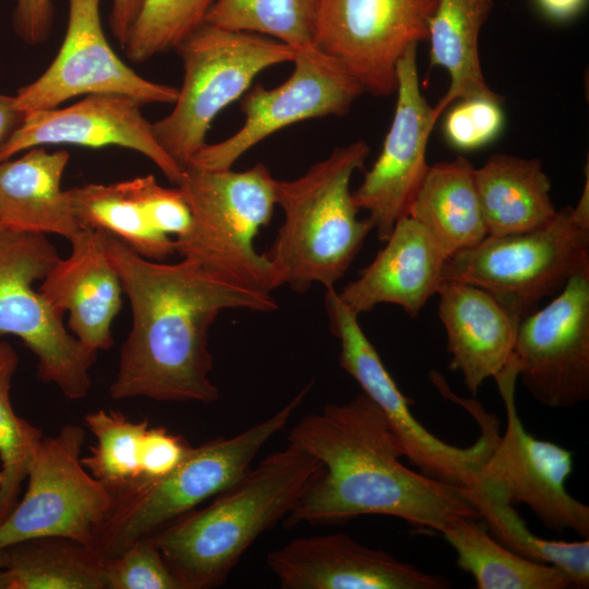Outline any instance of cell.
I'll list each match as a JSON object with an SVG mask.
<instances>
[{
    "label": "cell",
    "instance_id": "cell-1",
    "mask_svg": "<svg viewBox=\"0 0 589 589\" xmlns=\"http://www.w3.org/2000/svg\"><path fill=\"white\" fill-rule=\"evenodd\" d=\"M103 233L132 310V326L121 347L110 397L216 401L219 390L209 377L212 324L224 310L273 312L277 301L271 293L225 279L196 261L148 260L120 239Z\"/></svg>",
    "mask_w": 589,
    "mask_h": 589
},
{
    "label": "cell",
    "instance_id": "cell-2",
    "mask_svg": "<svg viewBox=\"0 0 589 589\" xmlns=\"http://www.w3.org/2000/svg\"><path fill=\"white\" fill-rule=\"evenodd\" d=\"M288 444L322 464L285 518L288 527L385 515L418 530L442 533L459 517L480 519L464 488L401 462V447L384 413L363 393L301 418L290 430Z\"/></svg>",
    "mask_w": 589,
    "mask_h": 589
},
{
    "label": "cell",
    "instance_id": "cell-3",
    "mask_svg": "<svg viewBox=\"0 0 589 589\" xmlns=\"http://www.w3.org/2000/svg\"><path fill=\"white\" fill-rule=\"evenodd\" d=\"M321 469L318 460L288 444L206 507L151 537L184 589L218 587L249 546L287 517Z\"/></svg>",
    "mask_w": 589,
    "mask_h": 589
},
{
    "label": "cell",
    "instance_id": "cell-4",
    "mask_svg": "<svg viewBox=\"0 0 589 589\" xmlns=\"http://www.w3.org/2000/svg\"><path fill=\"white\" fill-rule=\"evenodd\" d=\"M369 152L364 141H356L335 148L301 177L276 181L284 221L264 255L278 287L286 284L302 293L314 284L335 288L344 277L373 230L368 217L358 218L350 190Z\"/></svg>",
    "mask_w": 589,
    "mask_h": 589
},
{
    "label": "cell",
    "instance_id": "cell-5",
    "mask_svg": "<svg viewBox=\"0 0 589 589\" xmlns=\"http://www.w3.org/2000/svg\"><path fill=\"white\" fill-rule=\"evenodd\" d=\"M276 179L263 164L244 171L183 167L177 184L191 212V226L175 239L176 253L231 281L271 293L274 268L254 238L269 225Z\"/></svg>",
    "mask_w": 589,
    "mask_h": 589
},
{
    "label": "cell",
    "instance_id": "cell-6",
    "mask_svg": "<svg viewBox=\"0 0 589 589\" xmlns=\"http://www.w3.org/2000/svg\"><path fill=\"white\" fill-rule=\"evenodd\" d=\"M589 271V178L576 206L557 209L546 225L505 236H486L449 255L443 279L490 292L519 325L539 302L557 294L575 274Z\"/></svg>",
    "mask_w": 589,
    "mask_h": 589
},
{
    "label": "cell",
    "instance_id": "cell-7",
    "mask_svg": "<svg viewBox=\"0 0 589 589\" xmlns=\"http://www.w3.org/2000/svg\"><path fill=\"white\" fill-rule=\"evenodd\" d=\"M310 387L311 384L274 414L236 435L191 446L166 477L118 495L92 546L105 561L115 558L137 540L155 534L231 488L251 469L264 444L286 428Z\"/></svg>",
    "mask_w": 589,
    "mask_h": 589
},
{
    "label": "cell",
    "instance_id": "cell-8",
    "mask_svg": "<svg viewBox=\"0 0 589 589\" xmlns=\"http://www.w3.org/2000/svg\"><path fill=\"white\" fill-rule=\"evenodd\" d=\"M183 82L173 109L152 123L163 149L182 168L206 144L213 120L241 98L265 69L292 62L296 49L267 36L203 23L177 48Z\"/></svg>",
    "mask_w": 589,
    "mask_h": 589
},
{
    "label": "cell",
    "instance_id": "cell-9",
    "mask_svg": "<svg viewBox=\"0 0 589 589\" xmlns=\"http://www.w3.org/2000/svg\"><path fill=\"white\" fill-rule=\"evenodd\" d=\"M325 308L330 332L340 342V366L384 413L404 457L432 479L460 488L473 484L500 436L498 418L468 398L461 406L478 423L479 437L468 447L442 441L413 416L412 400L398 388L361 328L358 315L340 300L335 288L326 289Z\"/></svg>",
    "mask_w": 589,
    "mask_h": 589
},
{
    "label": "cell",
    "instance_id": "cell-10",
    "mask_svg": "<svg viewBox=\"0 0 589 589\" xmlns=\"http://www.w3.org/2000/svg\"><path fill=\"white\" fill-rule=\"evenodd\" d=\"M60 259L47 235L19 231L0 224V335H14L35 354L37 374L71 400L84 398L97 353L65 327L64 313L34 284Z\"/></svg>",
    "mask_w": 589,
    "mask_h": 589
},
{
    "label": "cell",
    "instance_id": "cell-11",
    "mask_svg": "<svg viewBox=\"0 0 589 589\" xmlns=\"http://www.w3.org/2000/svg\"><path fill=\"white\" fill-rule=\"evenodd\" d=\"M85 436L77 424L43 436L28 464L25 494L0 522V552L41 538L94 544L115 508L116 495L83 466Z\"/></svg>",
    "mask_w": 589,
    "mask_h": 589
},
{
    "label": "cell",
    "instance_id": "cell-12",
    "mask_svg": "<svg viewBox=\"0 0 589 589\" xmlns=\"http://www.w3.org/2000/svg\"><path fill=\"white\" fill-rule=\"evenodd\" d=\"M437 0H316L314 46L363 89L388 96L397 89L404 53L428 40Z\"/></svg>",
    "mask_w": 589,
    "mask_h": 589
},
{
    "label": "cell",
    "instance_id": "cell-13",
    "mask_svg": "<svg viewBox=\"0 0 589 589\" xmlns=\"http://www.w3.org/2000/svg\"><path fill=\"white\" fill-rule=\"evenodd\" d=\"M518 370L514 356L494 377L506 413V430L498 436L479 479L495 484L513 505L526 504L548 529L572 530L589 537V507L567 492L573 453L530 434L517 411Z\"/></svg>",
    "mask_w": 589,
    "mask_h": 589
},
{
    "label": "cell",
    "instance_id": "cell-14",
    "mask_svg": "<svg viewBox=\"0 0 589 589\" xmlns=\"http://www.w3.org/2000/svg\"><path fill=\"white\" fill-rule=\"evenodd\" d=\"M518 378L540 404L572 408L589 398V271L572 276L517 328Z\"/></svg>",
    "mask_w": 589,
    "mask_h": 589
},
{
    "label": "cell",
    "instance_id": "cell-15",
    "mask_svg": "<svg viewBox=\"0 0 589 589\" xmlns=\"http://www.w3.org/2000/svg\"><path fill=\"white\" fill-rule=\"evenodd\" d=\"M291 75L274 88L256 85L241 99L243 125L226 140L205 144L189 165L229 169L250 148L293 123L341 116L363 93L362 87L315 46L297 49Z\"/></svg>",
    "mask_w": 589,
    "mask_h": 589
},
{
    "label": "cell",
    "instance_id": "cell-16",
    "mask_svg": "<svg viewBox=\"0 0 589 589\" xmlns=\"http://www.w3.org/2000/svg\"><path fill=\"white\" fill-rule=\"evenodd\" d=\"M93 94L125 95L143 106L173 104L178 88L144 79L117 56L103 29L100 0H69L58 53L36 80L17 91L14 105L26 113Z\"/></svg>",
    "mask_w": 589,
    "mask_h": 589
},
{
    "label": "cell",
    "instance_id": "cell-17",
    "mask_svg": "<svg viewBox=\"0 0 589 589\" xmlns=\"http://www.w3.org/2000/svg\"><path fill=\"white\" fill-rule=\"evenodd\" d=\"M397 101L382 151L352 192L354 205L368 212L378 240L386 241L409 207L426 173V148L437 121L424 98L417 68V46L397 67Z\"/></svg>",
    "mask_w": 589,
    "mask_h": 589
},
{
    "label": "cell",
    "instance_id": "cell-18",
    "mask_svg": "<svg viewBox=\"0 0 589 589\" xmlns=\"http://www.w3.org/2000/svg\"><path fill=\"white\" fill-rule=\"evenodd\" d=\"M141 106L125 95L93 94L64 108L26 112L0 146V161L46 145L119 146L147 157L177 185L183 168L159 145Z\"/></svg>",
    "mask_w": 589,
    "mask_h": 589
},
{
    "label": "cell",
    "instance_id": "cell-19",
    "mask_svg": "<svg viewBox=\"0 0 589 589\" xmlns=\"http://www.w3.org/2000/svg\"><path fill=\"white\" fill-rule=\"evenodd\" d=\"M283 589H447L425 573L346 533L296 538L266 556Z\"/></svg>",
    "mask_w": 589,
    "mask_h": 589
},
{
    "label": "cell",
    "instance_id": "cell-20",
    "mask_svg": "<svg viewBox=\"0 0 589 589\" xmlns=\"http://www.w3.org/2000/svg\"><path fill=\"white\" fill-rule=\"evenodd\" d=\"M71 252L59 259L38 291L56 309L69 313L68 328L86 348L108 350L111 326L122 305V284L106 252L101 231L82 228L70 240Z\"/></svg>",
    "mask_w": 589,
    "mask_h": 589
},
{
    "label": "cell",
    "instance_id": "cell-21",
    "mask_svg": "<svg viewBox=\"0 0 589 589\" xmlns=\"http://www.w3.org/2000/svg\"><path fill=\"white\" fill-rule=\"evenodd\" d=\"M385 245L357 279L342 288L340 300L358 316L382 303L396 304L412 317L444 283L448 255L410 216L394 226Z\"/></svg>",
    "mask_w": 589,
    "mask_h": 589
},
{
    "label": "cell",
    "instance_id": "cell-22",
    "mask_svg": "<svg viewBox=\"0 0 589 589\" xmlns=\"http://www.w3.org/2000/svg\"><path fill=\"white\" fill-rule=\"evenodd\" d=\"M437 293L450 354L448 368L460 372L476 396L484 381L494 378L512 358L519 325L490 292L473 284L447 280Z\"/></svg>",
    "mask_w": 589,
    "mask_h": 589
},
{
    "label": "cell",
    "instance_id": "cell-23",
    "mask_svg": "<svg viewBox=\"0 0 589 589\" xmlns=\"http://www.w3.org/2000/svg\"><path fill=\"white\" fill-rule=\"evenodd\" d=\"M0 161V224L19 231L57 235L70 240L79 225L61 180L70 155L33 147Z\"/></svg>",
    "mask_w": 589,
    "mask_h": 589
},
{
    "label": "cell",
    "instance_id": "cell-24",
    "mask_svg": "<svg viewBox=\"0 0 589 589\" xmlns=\"http://www.w3.org/2000/svg\"><path fill=\"white\" fill-rule=\"evenodd\" d=\"M474 184L488 236L533 230L557 213L539 159L494 154L474 169Z\"/></svg>",
    "mask_w": 589,
    "mask_h": 589
},
{
    "label": "cell",
    "instance_id": "cell-25",
    "mask_svg": "<svg viewBox=\"0 0 589 589\" xmlns=\"http://www.w3.org/2000/svg\"><path fill=\"white\" fill-rule=\"evenodd\" d=\"M474 169L462 156L429 165L408 211V216L421 224L448 256L488 236Z\"/></svg>",
    "mask_w": 589,
    "mask_h": 589
},
{
    "label": "cell",
    "instance_id": "cell-26",
    "mask_svg": "<svg viewBox=\"0 0 589 589\" xmlns=\"http://www.w3.org/2000/svg\"><path fill=\"white\" fill-rule=\"evenodd\" d=\"M494 0H437L430 20V64L449 75V86L433 107L436 119L455 101L496 95L486 84L479 55L480 32Z\"/></svg>",
    "mask_w": 589,
    "mask_h": 589
},
{
    "label": "cell",
    "instance_id": "cell-27",
    "mask_svg": "<svg viewBox=\"0 0 589 589\" xmlns=\"http://www.w3.org/2000/svg\"><path fill=\"white\" fill-rule=\"evenodd\" d=\"M479 519L459 517L441 533L457 554V566L478 589H565L572 587L558 568L528 560L496 541Z\"/></svg>",
    "mask_w": 589,
    "mask_h": 589
},
{
    "label": "cell",
    "instance_id": "cell-28",
    "mask_svg": "<svg viewBox=\"0 0 589 589\" xmlns=\"http://www.w3.org/2000/svg\"><path fill=\"white\" fill-rule=\"evenodd\" d=\"M106 561L96 550L63 538H41L0 552L10 589H105Z\"/></svg>",
    "mask_w": 589,
    "mask_h": 589
},
{
    "label": "cell",
    "instance_id": "cell-29",
    "mask_svg": "<svg viewBox=\"0 0 589 589\" xmlns=\"http://www.w3.org/2000/svg\"><path fill=\"white\" fill-rule=\"evenodd\" d=\"M464 491L496 541L522 557L558 568L573 587L588 588V539L566 542L536 536L504 493L486 480L478 478Z\"/></svg>",
    "mask_w": 589,
    "mask_h": 589
},
{
    "label": "cell",
    "instance_id": "cell-30",
    "mask_svg": "<svg viewBox=\"0 0 589 589\" xmlns=\"http://www.w3.org/2000/svg\"><path fill=\"white\" fill-rule=\"evenodd\" d=\"M67 193L81 228L109 233L148 260L163 262L176 253L175 239L151 225L130 180L87 183Z\"/></svg>",
    "mask_w": 589,
    "mask_h": 589
},
{
    "label": "cell",
    "instance_id": "cell-31",
    "mask_svg": "<svg viewBox=\"0 0 589 589\" xmlns=\"http://www.w3.org/2000/svg\"><path fill=\"white\" fill-rule=\"evenodd\" d=\"M315 16L316 0H215L204 23L267 36L297 50L314 46Z\"/></svg>",
    "mask_w": 589,
    "mask_h": 589
},
{
    "label": "cell",
    "instance_id": "cell-32",
    "mask_svg": "<svg viewBox=\"0 0 589 589\" xmlns=\"http://www.w3.org/2000/svg\"><path fill=\"white\" fill-rule=\"evenodd\" d=\"M96 438L81 461L86 470L116 497L137 485L141 478V445L148 421L134 422L118 411L98 409L85 416Z\"/></svg>",
    "mask_w": 589,
    "mask_h": 589
},
{
    "label": "cell",
    "instance_id": "cell-33",
    "mask_svg": "<svg viewBox=\"0 0 589 589\" xmlns=\"http://www.w3.org/2000/svg\"><path fill=\"white\" fill-rule=\"evenodd\" d=\"M17 362L14 348L0 340V522L16 506L28 464L44 436L12 407L10 389Z\"/></svg>",
    "mask_w": 589,
    "mask_h": 589
},
{
    "label": "cell",
    "instance_id": "cell-34",
    "mask_svg": "<svg viewBox=\"0 0 589 589\" xmlns=\"http://www.w3.org/2000/svg\"><path fill=\"white\" fill-rule=\"evenodd\" d=\"M215 0H144L124 46L133 62L176 49L204 22Z\"/></svg>",
    "mask_w": 589,
    "mask_h": 589
},
{
    "label": "cell",
    "instance_id": "cell-35",
    "mask_svg": "<svg viewBox=\"0 0 589 589\" xmlns=\"http://www.w3.org/2000/svg\"><path fill=\"white\" fill-rule=\"evenodd\" d=\"M105 589H184L152 537L106 561Z\"/></svg>",
    "mask_w": 589,
    "mask_h": 589
},
{
    "label": "cell",
    "instance_id": "cell-36",
    "mask_svg": "<svg viewBox=\"0 0 589 589\" xmlns=\"http://www.w3.org/2000/svg\"><path fill=\"white\" fill-rule=\"evenodd\" d=\"M504 127L501 98L472 96L455 101L443 122L447 143L459 151H473L494 141Z\"/></svg>",
    "mask_w": 589,
    "mask_h": 589
},
{
    "label": "cell",
    "instance_id": "cell-37",
    "mask_svg": "<svg viewBox=\"0 0 589 589\" xmlns=\"http://www.w3.org/2000/svg\"><path fill=\"white\" fill-rule=\"evenodd\" d=\"M133 191L145 209L151 225L158 231L175 239L188 232L191 212L179 188L161 187L154 176L136 177L130 180Z\"/></svg>",
    "mask_w": 589,
    "mask_h": 589
},
{
    "label": "cell",
    "instance_id": "cell-38",
    "mask_svg": "<svg viewBox=\"0 0 589 589\" xmlns=\"http://www.w3.org/2000/svg\"><path fill=\"white\" fill-rule=\"evenodd\" d=\"M190 448L191 445L183 437L169 433L165 428L148 426L142 440L141 478L136 486L155 482L169 474Z\"/></svg>",
    "mask_w": 589,
    "mask_h": 589
},
{
    "label": "cell",
    "instance_id": "cell-39",
    "mask_svg": "<svg viewBox=\"0 0 589 589\" xmlns=\"http://www.w3.org/2000/svg\"><path fill=\"white\" fill-rule=\"evenodd\" d=\"M13 25L19 37L29 45L47 39L53 16L51 0H14Z\"/></svg>",
    "mask_w": 589,
    "mask_h": 589
},
{
    "label": "cell",
    "instance_id": "cell-40",
    "mask_svg": "<svg viewBox=\"0 0 589 589\" xmlns=\"http://www.w3.org/2000/svg\"><path fill=\"white\" fill-rule=\"evenodd\" d=\"M144 0H112L110 26L123 49Z\"/></svg>",
    "mask_w": 589,
    "mask_h": 589
},
{
    "label": "cell",
    "instance_id": "cell-41",
    "mask_svg": "<svg viewBox=\"0 0 589 589\" xmlns=\"http://www.w3.org/2000/svg\"><path fill=\"white\" fill-rule=\"evenodd\" d=\"M25 113L14 105V96L0 94V146L22 123Z\"/></svg>",
    "mask_w": 589,
    "mask_h": 589
},
{
    "label": "cell",
    "instance_id": "cell-42",
    "mask_svg": "<svg viewBox=\"0 0 589 589\" xmlns=\"http://www.w3.org/2000/svg\"><path fill=\"white\" fill-rule=\"evenodd\" d=\"M585 0H538L540 7L550 16L567 19L574 15Z\"/></svg>",
    "mask_w": 589,
    "mask_h": 589
},
{
    "label": "cell",
    "instance_id": "cell-43",
    "mask_svg": "<svg viewBox=\"0 0 589 589\" xmlns=\"http://www.w3.org/2000/svg\"><path fill=\"white\" fill-rule=\"evenodd\" d=\"M0 589H10L9 576L2 568H0Z\"/></svg>",
    "mask_w": 589,
    "mask_h": 589
}]
</instances>
